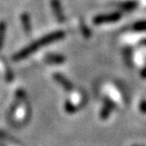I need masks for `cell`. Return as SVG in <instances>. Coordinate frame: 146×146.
Instances as JSON below:
<instances>
[{
    "mask_svg": "<svg viewBox=\"0 0 146 146\" xmlns=\"http://www.w3.org/2000/svg\"><path fill=\"white\" fill-rule=\"evenodd\" d=\"M65 36V33L63 31H57V32H53L50 35H46L41 39L36 40L35 43H32L31 45H29L27 47H25V49H23L21 51L15 54L13 56L12 59L14 61H19V60L25 59L27 57H29L32 53H35L36 51L39 50L41 47H44L46 45H49V44H52L54 42H57L62 40Z\"/></svg>",
    "mask_w": 146,
    "mask_h": 146,
    "instance_id": "6da1fadb",
    "label": "cell"
},
{
    "mask_svg": "<svg viewBox=\"0 0 146 146\" xmlns=\"http://www.w3.org/2000/svg\"><path fill=\"white\" fill-rule=\"evenodd\" d=\"M121 17H122V15L120 12H113V13L102 14V15H98L94 18V25H103V23H114V21H119Z\"/></svg>",
    "mask_w": 146,
    "mask_h": 146,
    "instance_id": "7a4b0ae2",
    "label": "cell"
},
{
    "mask_svg": "<svg viewBox=\"0 0 146 146\" xmlns=\"http://www.w3.org/2000/svg\"><path fill=\"white\" fill-rule=\"evenodd\" d=\"M53 77H54V79L56 80V81H57L58 83L65 89V90L72 91L73 89H74V85L72 84V82H71L67 77H65L63 74H61V73H58V72L54 73Z\"/></svg>",
    "mask_w": 146,
    "mask_h": 146,
    "instance_id": "3957f363",
    "label": "cell"
},
{
    "mask_svg": "<svg viewBox=\"0 0 146 146\" xmlns=\"http://www.w3.org/2000/svg\"><path fill=\"white\" fill-rule=\"evenodd\" d=\"M51 6H52L53 12H54L55 16L57 18V21L59 23H64L66 17L64 15L63 9H62V5L60 3V0H51Z\"/></svg>",
    "mask_w": 146,
    "mask_h": 146,
    "instance_id": "277c9868",
    "label": "cell"
},
{
    "mask_svg": "<svg viewBox=\"0 0 146 146\" xmlns=\"http://www.w3.org/2000/svg\"><path fill=\"white\" fill-rule=\"evenodd\" d=\"M116 108V105L113 100H111L110 98H105V106L103 107L102 111H100V118L103 120H106V119L109 118L110 114L112 112L113 110Z\"/></svg>",
    "mask_w": 146,
    "mask_h": 146,
    "instance_id": "5b68a950",
    "label": "cell"
},
{
    "mask_svg": "<svg viewBox=\"0 0 146 146\" xmlns=\"http://www.w3.org/2000/svg\"><path fill=\"white\" fill-rule=\"evenodd\" d=\"M45 61L50 64H62L66 61V58L60 54H47L45 57Z\"/></svg>",
    "mask_w": 146,
    "mask_h": 146,
    "instance_id": "8992f818",
    "label": "cell"
},
{
    "mask_svg": "<svg viewBox=\"0 0 146 146\" xmlns=\"http://www.w3.org/2000/svg\"><path fill=\"white\" fill-rule=\"evenodd\" d=\"M137 6H138V2L135 0H128V1H125V2H122L119 4V7L124 11H132V10L136 9Z\"/></svg>",
    "mask_w": 146,
    "mask_h": 146,
    "instance_id": "52a82bcc",
    "label": "cell"
},
{
    "mask_svg": "<svg viewBox=\"0 0 146 146\" xmlns=\"http://www.w3.org/2000/svg\"><path fill=\"white\" fill-rule=\"evenodd\" d=\"M21 23H23V30L25 31L27 34H30L31 30H32V25H31V17L27 13H23L21 14Z\"/></svg>",
    "mask_w": 146,
    "mask_h": 146,
    "instance_id": "ba28073f",
    "label": "cell"
},
{
    "mask_svg": "<svg viewBox=\"0 0 146 146\" xmlns=\"http://www.w3.org/2000/svg\"><path fill=\"white\" fill-rule=\"evenodd\" d=\"M123 54L125 56L126 63L128 64V66H132V51H131V48H125Z\"/></svg>",
    "mask_w": 146,
    "mask_h": 146,
    "instance_id": "9c48e42d",
    "label": "cell"
},
{
    "mask_svg": "<svg viewBox=\"0 0 146 146\" xmlns=\"http://www.w3.org/2000/svg\"><path fill=\"white\" fill-rule=\"evenodd\" d=\"M133 30L136 32H144L146 31V21H137L133 25Z\"/></svg>",
    "mask_w": 146,
    "mask_h": 146,
    "instance_id": "30bf717a",
    "label": "cell"
},
{
    "mask_svg": "<svg viewBox=\"0 0 146 146\" xmlns=\"http://www.w3.org/2000/svg\"><path fill=\"white\" fill-rule=\"evenodd\" d=\"M5 32H6V25H5L4 21H0V49L2 48L3 46Z\"/></svg>",
    "mask_w": 146,
    "mask_h": 146,
    "instance_id": "8fae6325",
    "label": "cell"
},
{
    "mask_svg": "<svg viewBox=\"0 0 146 146\" xmlns=\"http://www.w3.org/2000/svg\"><path fill=\"white\" fill-rule=\"evenodd\" d=\"M80 30H81V33L84 38H90L91 36L90 29H89L84 23H80Z\"/></svg>",
    "mask_w": 146,
    "mask_h": 146,
    "instance_id": "7c38bea8",
    "label": "cell"
},
{
    "mask_svg": "<svg viewBox=\"0 0 146 146\" xmlns=\"http://www.w3.org/2000/svg\"><path fill=\"white\" fill-rule=\"evenodd\" d=\"M65 110H66V112L70 113V114H73V113H75L76 111H77L78 108L73 105L72 103H70V102H66V103H65Z\"/></svg>",
    "mask_w": 146,
    "mask_h": 146,
    "instance_id": "4fadbf2b",
    "label": "cell"
},
{
    "mask_svg": "<svg viewBox=\"0 0 146 146\" xmlns=\"http://www.w3.org/2000/svg\"><path fill=\"white\" fill-rule=\"evenodd\" d=\"M140 111L142 113H146V100H143L141 104H140Z\"/></svg>",
    "mask_w": 146,
    "mask_h": 146,
    "instance_id": "5bb4252c",
    "label": "cell"
},
{
    "mask_svg": "<svg viewBox=\"0 0 146 146\" xmlns=\"http://www.w3.org/2000/svg\"><path fill=\"white\" fill-rule=\"evenodd\" d=\"M141 76H142V77H143V78H146V67L143 69V70H142V72H141Z\"/></svg>",
    "mask_w": 146,
    "mask_h": 146,
    "instance_id": "9a60e30c",
    "label": "cell"
},
{
    "mask_svg": "<svg viewBox=\"0 0 146 146\" xmlns=\"http://www.w3.org/2000/svg\"><path fill=\"white\" fill-rule=\"evenodd\" d=\"M134 146H138V145H134Z\"/></svg>",
    "mask_w": 146,
    "mask_h": 146,
    "instance_id": "2e32d148",
    "label": "cell"
}]
</instances>
